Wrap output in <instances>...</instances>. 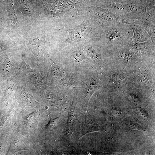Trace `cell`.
<instances>
[{
	"instance_id": "obj_1",
	"label": "cell",
	"mask_w": 155,
	"mask_h": 155,
	"mask_svg": "<svg viewBox=\"0 0 155 155\" xmlns=\"http://www.w3.org/2000/svg\"><path fill=\"white\" fill-rule=\"evenodd\" d=\"M102 27V36L110 44H120L125 42H130L133 33L129 24L115 23Z\"/></svg>"
},
{
	"instance_id": "obj_2",
	"label": "cell",
	"mask_w": 155,
	"mask_h": 155,
	"mask_svg": "<svg viewBox=\"0 0 155 155\" xmlns=\"http://www.w3.org/2000/svg\"><path fill=\"white\" fill-rule=\"evenodd\" d=\"M109 10L118 17L128 22L137 20L147 15L146 7L129 2L125 3H113Z\"/></svg>"
},
{
	"instance_id": "obj_3",
	"label": "cell",
	"mask_w": 155,
	"mask_h": 155,
	"mask_svg": "<svg viewBox=\"0 0 155 155\" xmlns=\"http://www.w3.org/2000/svg\"><path fill=\"white\" fill-rule=\"evenodd\" d=\"M69 39L73 42H78L92 36H97L99 31L94 26L88 24H82L75 28L67 30Z\"/></svg>"
},
{
	"instance_id": "obj_4",
	"label": "cell",
	"mask_w": 155,
	"mask_h": 155,
	"mask_svg": "<svg viewBox=\"0 0 155 155\" xmlns=\"http://www.w3.org/2000/svg\"><path fill=\"white\" fill-rule=\"evenodd\" d=\"M93 15L95 16V20L98 23L100 24L102 26L115 23H129L125 20L118 17L108 9L97 7H92Z\"/></svg>"
},
{
	"instance_id": "obj_5",
	"label": "cell",
	"mask_w": 155,
	"mask_h": 155,
	"mask_svg": "<svg viewBox=\"0 0 155 155\" xmlns=\"http://www.w3.org/2000/svg\"><path fill=\"white\" fill-rule=\"evenodd\" d=\"M129 23L133 34L130 38V43L143 42L151 39L149 34L138 20H134Z\"/></svg>"
},
{
	"instance_id": "obj_6",
	"label": "cell",
	"mask_w": 155,
	"mask_h": 155,
	"mask_svg": "<svg viewBox=\"0 0 155 155\" xmlns=\"http://www.w3.org/2000/svg\"><path fill=\"white\" fill-rule=\"evenodd\" d=\"M141 25L148 32L151 39L155 44V21L147 16L144 17L138 20Z\"/></svg>"
},
{
	"instance_id": "obj_7",
	"label": "cell",
	"mask_w": 155,
	"mask_h": 155,
	"mask_svg": "<svg viewBox=\"0 0 155 155\" xmlns=\"http://www.w3.org/2000/svg\"><path fill=\"white\" fill-rule=\"evenodd\" d=\"M93 4L98 7L109 9L113 3L112 0H90Z\"/></svg>"
},
{
	"instance_id": "obj_8",
	"label": "cell",
	"mask_w": 155,
	"mask_h": 155,
	"mask_svg": "<svg viewBox=\"0 0 155 155\" xmlns=\"http://www.w3.org/2000/svg\"><path fill=\"white\" fill-rule=\"evenodd\" d=\"M117 55L120 59L124 60L129 61L134 57V55L132 52L124 49L119 51Z\"/></svg>"
},
{
	"instance_id": "obj_9",
	"label": "cell",
	"mask_w": 155,
	"mask_h": 155,
	"mask_svg": "<svg viewBox=\"0 0 155 155\" xmlns=\"http://www.w3.org/2000/svg\"><path fill=\"white\" fill-rule=\"evenodd\" d=\"M9 20L12 26H16L18 23V20L15 11L13 7L7 10Z\"/></svg>"
},
{
	"instance_id": "obj_10",
	"label": "cell",
	"mask_w": 155,
	"mask_h": 155,
	"mask_svg": "<svg viewBox=\"0 0 155 155\" xmlns=\"http://www.w3.org/2000/svg\"><path fill=\"white\" fill-rule=\"evenodd\" d=\"M86 52L88 56L94 61H98L99 55L96 51L92 46H88L86 49Z\"/></svg>"
},
{
	"instance_id": "obj_11",
	"label": "cell",
	"mask_w": 155,
	"mask_h": 155,
	"mask_svg": "<svg viewBox=\"0 0 155 155\" xmlns=\"http://www.w3.org/2000/svg\"><path fill=\"white\" fill-rule=\"evenodd\" d=\"M74 59L77 61H80L84 59V57L82 53L80 51H77L73 53Z\"/></svg>"
},
{
	"instance_id": "obj_12",
	"label": "cell",
	"mask_w": 155,
	"mask_h": 155,
	"mask_svg": "<svg viewBox=\"0 0 155 155\" xmlns=\"http://www.w3.org/2000/svg\"><path fill=\"white\" fill-rule=\"evenodd\" d=\"M130 0H112L113 3H125L129 2Z\"/></svg>"
},
{
	"instance_id": "obj_13",
	"label": "cell",
	"mask_w": 155,
	"mask_h": 155,
	"mask_svg": "<svg viewBox=\"0 0 155 155\" xmlns=\"http://www.w3.org/2000/svg\"><path fill=\"white\" fill-rule=\"evenodd\" d=\"M36 118V115L34 113H33V114H32L31 115H29L27 117V120L28 121L30 122L32 121H33Z\"/></svg>"
},
{
	"instance_id": "obj_14",
	"label": "cell",
	"mask_w": 155,
	"mask_h": 155,
	"mask_svg": "<svg viewBox=\"0 0 155 155\" xmlns=\"http://www.w3.org/2000/svg\"><path fill=\"white\" fill-rule=\"evenodd\" d=\"M75 0V1H78V0Z\"/></svg>"
}]
</instances>
